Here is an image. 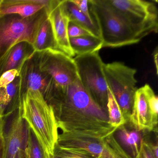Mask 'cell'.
Masks as SVG:
<instances>
[{"label": "cell", "instance_id": "cell-31", "mask_svg": "<svg viewBox=\"0 0 158 158\" xmlns=\"http://www.w3.org/2000/svg\"><path fill=\"white\" fill-rule=\"evenodd\" d=\"M26 150L20 149L16 153L15 158H26Z\"/></svg>", "mask_w": 158, "mask_h": 158}, {"label": "cell", "instance_id": "cell-9", "mask_svg": "<svg viewBox=\"0 0 158 158\" xmlns=\"http://www.w3.org/2000/svg\"><path fill=\"white\" fill-rule=\"evenodd\" d=\"M29 126L23 118L21 108L2 118L4 140L3 158H15L20 149L26 150Z\"/></svg>", "mask_w": 158, "mask_h": 158}, {"label": "cell", "instance_id": "cell-12", "mask_svg": "<svg viewBox=\"0 0 158 158\" xmlns=\"http://www.w3.org/2000/svg\"><path fill=\"white\" fill-rule=\"evenodd\" d=\"M56 145L64 148L85 152L98 158L106 148L104 139L73 133L59 134Z\"/></svg>", "mask_w": 158, "mask_h": 158}, {"label": "cell", "instance_id": "cell-22", "mask_svg": "<svg viewBox=\"0 0 158 158\" xmlns=\"http://www.w3.org/2000/svg\"><path fill=\"white\" fill-rule=\"evenodd\" d=\"M26 158H49L29 127Z\"/></svg>", "mask_w": 158, "mask_h": 158}, {"label": "cell", "instance_id": "cell-24", "mask_svg": "<svg viewBox=\"0 0 158 158\" xmlns=\"http://www.w3.org/2000/svg\"><path fill=\"white\" fill-rule=\"evenodd\" d=\"M54 154L61 158H97L83 151L61 148L57 145L55 146Z\"/></svg>", "mask_w": 158, "mask_h": 158}, {"label": "cell", "instance_id": "cell-16", "mask_svg": "<svg viewBox=\"0 0 158 158\" xmlns=\"http://www.w3.org/2000/svg\"><path fill=\"white\" fill-rule=\"evenodd\" d=\"M20 84L19 76L10 84L0 88V114L2 118L21 108Z\"/></svg>", "mask_w": 158, "mask_h": 158}, {"label": "cell", "instance_id": "cell-7", "mask_svg": "<svg viewBox=\"0 0 158 158\" xmlns=\"http://www.w3.org/2000/svg\"><path fill=\"white\" fill-rule=\"evenodd\" d=\"M73 59L83 87L100 107L107 111L108 86L103 72L104 63L99 51L78 55Z\"/></svg>", "mask_w": 158, "mask_h": 158}, {"label": "cell", "instance_id": "cell-23", "mask_svg": "<svg viewBox=\"0 0 158 158\" xmlns=\"http://www.w3.org/2000/svg\"><path fill=\"white\" fill-rule=\"evenodd\" d=\"M144 94L148 101L149 108L153 118V122L155 125L158 124V98L151 87L146 84L142 87Z\"/></svg>", "mask_w": 158, "mask_h": 158}, {"label": "cell", "instance_id": "cell-11", "mask_svg": "<svg viewBox=\"0 0 158 158\" xmlns=\"http://www.w3.org/2000/svg\"><path fill=\"white\" fill-rule=\"evenodd\" d=\"M58 2V0H0V15L16 14L25 18L43 8L48 15Z\"/></svg>", "mask_w": 158, "mask_h": 158}, {"label": "cell", "instance_id": "cell-21", "mask_svg": "<svg viewBox=\"0 0 158 158\" xmlns=\"http://www.w3.org/2000/svg\"><path fill=\"white\" fill-rule=\"evenodd\" d=\"M108 99L107 113L109 123L112 127L116 128L127 123L123 112L115 98L108 87Z\"/></svg>", "mask_w": 158, "mask_h": 158}, {"label": "cell", "instance_id": "cell-8", "mask_svg": "<svg viewBox=\"0 0 158 158\" xmlns=\"http://www.w3.org/2000/svg\"><path fill=\"white\" fill-rule=\"evenodd\" d=\"M40 68L61 86H67L78 78L73 59L58 49L40 52Z\"/></svg>", "mask_w": 158, "mask_h": 158}, {"label": "cell", "instance_id": "cell-25", "mask_svg": "<svg viewBox=\"0 0 158 158\" xmlns=\"http://www.w3.org/2000/svg\"><path fill=\"white\" fill-rule=\"evenodd\" d=\"M68 35L69 39L85 36H93L83 27L70 21L68 25Z\"/></svg>", "mask_w": 158, "mask_h": 158}, {"label": "cell", "instance_id": "cell-14", "mask_svg": "<svg viewBox=\"0 0 158 158\" xmlns=\"http://www.w3.org/2000/svg\"><path fill=\"white\" fill-rule=\"evenodd\" d=\"M59 4L48 15L57 49L73 58L74 54L71 48L68 35L69 20Z\"/></svg>", "mask_w": 158, "mask_h": 158}, {"label": "cell", "instance_id": "cell-13", "mask_svg": "<svg viewBox=\"0 0 158 158\" xmlns=\"http://www.w3.org/2000/svg\"><path fill=\"white\" fill-rule=\"evenodd\" d=\"M129 122L139 131H151L157 129L142 87L136 91L133 110Z\"/></svg>", "mask_w": 158, "mask_h": 158}, {"label": "cell", "instance_id": "cell-30", "mask_svg": "<svg viewBox=\"0 0 158 158\" xmlns=\"http://www.w3.org/2000/svg\"><path fill=\"white\" fill-rule=\"evenodd\" d=\"M158 48H156L154 52H153V60H154V64L156 68V74L158 75Z\"/></svg>", "mask_w": 158, "mask_h": 158}, {"label": "cell", "instance_id": "cell-33", "mask_svg": "<svg viewBox=\"0 0 158 158\" xmlns=\"http://www.w3.org/2000/svg\"><path fill=\"white\" fill-rule=\"evenodd\" d=\"M50 158H61L60 157H59V156H57V155H55V154H53L52 156Z\"/></svg>", "mask_w": 158, "mask_h": 158}, {"label": "cell", "instance_id": "cell-28", "mask_svg": "<svg viewBox=\"0 0 158 158\" xmlns=\"http://www.w3.org/2000/svg\"><path fill=\"white\" fill-rule=\"evenodd\" d=\"M72 2L90 20H94L91 16L89 6L88 0H71Z\"/></svg>", "mask_w": 158, "mask_h": 158}, {"label": "cell", "instance_id": "cell-26", "mask_svg": "<svg viewBox=\"0 0 158 158\" xmlns=\"http://www.w3.org/2000/svg\"><path fill=\"white\" fill-rule=\"evenodd\" d=\"M20 72L16 70H10L4 73L0 77V88L9 85L19 76Z\"/></svg>", "mask_w": 158, "mask_h": 158}, {"label": "cell", "instance_id": "cell-1", "mask_svg": "<svg viewBox=\"0 0 158 158\" xmlns=\"http://www.w3.org/2000/svg\"><path fill=\"white\" fill-rule=\"evenodd\" d=\"M44 99L53 110L58 128L63 133L103 139L117 129L109 123L107 111L92 98L79 77L67 86L54 82Z\"/></svg>", "mask_w": 158, "mask_h": 158}, {"label": "cell", "instance_id": "cell-32", "mask_svg": "<svg viewBox=\"0 0 158 158\" xmlns=\"http://www.w3.org/2000/svg\"><path fill=\"white\" fill-rule=\"evenodd\" d=\"M2 118L1 115L0 114V133L2 131Z\"/></svg>", "mask_w": 158, "mask_h": 158}, {"label": "cell", "instance_id": "cell-10", "mask_svg": "<svg viewBox=\"0 0 158 158\" xmlns=\"http://www.w3.org/2000/svg\"><path fill=\"white\" fill-rule=\"evenodd\" d=\"M40 52L35 51L23 64L20 71L21 102L29 90H38L44 98L54 83L51 77L40 68Z\"/></svg>", "mask_w": 158, "mask_h": 158}, {"label": "cell", "instance_id": "cell-6", "mask_svg": "<svg viewBox=\"0 0 158 158\" xmlns=\"http://www.w3.org/2000/svg\"><path fill=\"white\" fill-rule=\"evenodd\" d=\"M142 38L158 33V10L155 2L142 0H106Z\"/></svg>", "mask_w": 158, "mask_h": 158}, {"label": "cell", "instance_id": "cell-5", "mask_svg": "<svg viewBox=\"0 0 158 158\" xmlns=\"http://www.w3.org/2000/svg\"><path fill=\"white\" fill-rule=\"evenodd\" d=\"M103 69L108 88L115 98L127 123L132 114L137 89V70L120 62L104 63Z\"/></svg>", "mask_w": 158, "mask_h": 158}, {"label": "cell", "instance_id": "cell-4", "mask_svg": "<svg viewBox=\"0 0 158 158\" xmlns=\"http://www.w3.org/2000/svg\"><path fill=\"white\" fill-rule=\"evenodd\" d=\"M48 17L45 8L25 18L16 14L0 15V61L17 43L27 41L33 44L39 29Z\"/></svg>", "mask_w": 158, "mask_h": 158}, {"label": "cell", "instance_id": "cell-17", "mask_svg": "<svg viewBox=\"0 0 158 158\" xmlns=\"http://www.w3.org/2000/svg\"><path fill=\"white\" fill-rule=\"evenodd\" d=\"M60 6L70 22L83 27L94 36L101 39L98 27L77 8L71 0H61Z\"/></svg>", "mask_w": 158, "mask_h": 158}, {"label": "cell", "instance_id": "cell-18", "mask_svg": "<svg viewBox=\"0 0 158 158\" xmlns=\"http://www.w3.org/2000/svg\"><path fill=\"white\" fill-rule=\"evenodd\" d=\"M116 140L131 158H135L140 148L141 140L139 131L134 128L128 129L123 125L114 131Z\"/></svg>", "mask_w": 158, "mask_h": 158}, {"label": "cell", "instance_id": "cell-15", "mask_svg": "<svg viewBox=\"0 0 158 158\" xmlns=\"http://www.w3.org/2000/svg\"><path fill=\"white\" fill-rule=\"evenodd\" d=\"M35 52L32 44L27 41L19 42L12 47L0 61V77L10 70L20 72L25 62Z\"/></svg>", "mask_w": 158, "mask_h": 158}, {"label": "cell", "instance_id": "cell-27", "mask_svg": "<svg viewBox=\"0 0 158 158\" xmlns=\"http://www.w3.org/2000/svg\"><path fill=\"white\" fill-rule=\"evenodd\" d=\"M135 158H156L152 152L149 143L142 139L141 140L139 152Z\"/></svg>", "mask_w": 158, "mask_h": 158}, {"label": "cell", "instance_id": "cell-2", "mask_svg": "<svg viewBox=\"0 0 158 158\" xmlns=\"http://www.w3.org/2000/svg\"><path fill=\"white\" fill-rule=\"evenodd\" d=\"M22 114L50 158L58 140V127L54 112L42 94L29 90L22 100Z\"/></svg>", "mask_w": 158, "mask_h": 158}, {"label": "cell", "instance_id": "cell-20", "mask_svg": "<svg viewBox=\"0 0 158 158\" xmlns=\"http://www.w3.org/2000/svg\"><path fill=\"white\" fill-rule=\"evenodd\" d=\"M32 45L35 51L58 49L51 24L48 17L39 29Z\"/></svg>", "mask_w": 158, "mask_h": 158}, {"label": "cell", "instance_id": "cell-19", "mask_svg": "<svg viewBox=\"0 0 158 158\" xmlns=\"http://www.w3.org/2000/svg\"><path fill=\"white\" fill-rule=\"evenodd\" d=\"M69 42L75 56L99 52L103 44L101 39L92 35L70 38Z\"/></svg>", "mask_w": 158, "mask_h": 158}, {"label": "cell", "instance_id": "cell-3", "mask_svg": "<svg viewBox=\"0 0 158 158\" xmlns=\"http://www.w3.org/2000/svg\"><path fill=\"white\" fill-rule=\"evenodd\" d=\"M88 2L91 16L100 32L102 48H120L142 40L106 0H88Z\"/></svg>", "mask_w": 158, "mask_h": 158}, {"label": "cell", "instance_id": "cell-29", "mask_svg": "<svg viewBox=\"0 0 158 158\" xmlns=\"http://www.w3.org/2000/svg\"><path fill=\"white\" fill-rule=\"evenodd\" d=\"M4 151V140L2 132L0 133V158H3Z\"/></svg>", "mask_w": 158, "mask_h": 158}]
</instances>
